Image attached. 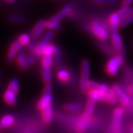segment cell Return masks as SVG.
I'll use <instances>...</instances> for the list:
<instances>
[{"label": "cell", "mask_w": 133, "mask_h": 133, "mask_svg": "<svg viewBox=\"0 0 133 133\" xmlns=\"http://www.w3.org/2000/svg\"><path fill=\"white\" fill-rule=\"evenodd\" d=\"M46 28V19H41L39 21H38L31 29V35H30L31 38L34 39H39Z\"/></svg>", "instance_id": "obj_10"}, {"label": "cell", "mask_w": 133, "mask_h": 133, "mask_svg": "<svg viewBox=\"0 0 133 133\" xmlns=\"http://www.w3.org/2000/svg\"><path fill=\"white\" fill-rule=\"evenodd\" d=\"M53 61L55 63V65L57 66H59L61 65V62H62V59H61V53H60V50L59 48L57 50L55 54L53 55Z\"/></svg>", "instance_id": "obj_32"}, {"label": "cell", "mask_w": 133, "mask_h": 133, "mask_svg": "<svg viewBox=\"0 0 133 133\" xmlns=\"http://www.w3.org/2000/svg\"><path fill=\"white\" fill-rule=\"evenodd\" d=\"M8 21L15 24H23L26 23V18L22 15L12 14L8 16Z\"/></svg>", "instance_id": "obj_24"}, {"label": "cell", "mask_w": 133, "mask_h": 133, "mask_svg": "<svg viewBox=\"0 0 133 133\" xmlns=\"http://www.w3.org/2000/svg\"><path fill=\"white\" fill-rule=\"evenodd\" d=\"M42 78L43 82L46 84H51L52 75L51 69H42Z\"/></svg>", "instance_id": "obj_27"}, {"label": "cell", "mask_w": 133, "mask_h": 133, "mask_svg": "<svg viewBox=\"0 0 133 133\" xmlns=\"http://www.w3.org/2000/svg\"><path fill=\"white\" fill-rule=\"evenodd\" d=\"M126 92L128 96H133V82L128 86Z\"/></svg>", "instance_id": "obj_35"}, {"label": "cell", "mask_w": 133, "mask_h": 133, "mask_svg": "<svg viewBox=\"0 0 133 133\" xmlns=\"http://www.w3.org/2000/svg\"><path fill=\"white\" fill-rule=\"evenodd\" d=\"M90 62L88 59H83L81 62L80 68V79H79V88L82 92L88 94L89 91L88 83L90 81Z\"/></svg>", "instance_id": "obj_2"}, {"label": "cell", "mask_w": 133, "mask_h": 133, "mask_svg": "<svg viewBox=\"0 0 133 133\" xmlns=\"http://www.w3.org/2000/svg\"><path fill=\"white\" fill-rule=\"evenodd\" d=\"M98 47H99V49L103 52L105 55H110V56H113V55H117L116 51L114 50L113 48V46L108 43L107 42H101L99 41L98 43Z\"/></svg>", "instance_id": "obj_13"}, {"label": "cell", "mask_w": 133, "mask_h": 133, "mask_svg": "<svg viewBox=\"0 0 133 133\" xmlns=\"http://www.w3.org/2000/svg\"><path fill=\"white\" fill-rule=\"evenodd\" d=\"M63 109L68 111L75 112V111H81L83 109V106L79 103H68L64 104Z\"/></svg>", "instance_id": "obj_21"}, {"label": "cell", "mask_w": 133, "mask_h": 133, "mask_svg": "<svg viewBox=\"0 0 133 133\" xmlns=\"http://www.w3.org/2000/svg\"><path fill=\"white\" fill-rule=\"evenodd\" d=\"M111 46H113L114 50L116 51V54L124 55V54H125L124 44L123 43V39H122V37H121L120 34L118 31L111 32Z\"/></svg>", "instance_id": "obj_7"}, {"label": "cell", "mask_w": 133, "mask_h": 133, "mask_svg": "<svg viewBox=\"0 0 133 133\" xmlns=\"http://www.w3.org/2000/svg\"><path fill=\"white\" fill-rule=\"evenodd\" d=\"M1 129H2V128H1V127H0V131H1Z\"/></svg>", "instance_id": "obj_39"}, {"label": "cell", "mask_w": 133, "mask_h": 133, "mask_svg": "<svg viewBox=\"0 0 133 133\" xmlns=\"http://www.w3.org/2000/svg\"><path fill=\"white\" fill-rule=\"evenodd\" d=\"M132 3H133V0H121L120 6H123V7L131 6Z\"/></svg>", "instance_id": "obj_33"}, {"label": "cell", "mask_w": 133, "mask_h": 133, "mask_svg": "<svg viewBox=\"0 0 133 133\" xmlns=\"http://www.w3.org/2000/svg\"><path fill=\"white\" fill-rule=\"evenodd\" d=\"M123 113L124 110L121 107H118L114 110L111 125V133H122Z\"/></svg>", "instance_id": "obj_5"}, {"label": "cell", "mask_w": 133, "mask_h": 133, "mask_svg": "<svg viewBox=\"0 0 133 133\" xmlns=\"http://www.w3.org/2000/svg\"><path fill=\"white\" fill-rule=\"evenodd\" d=\"M124 62V55H115L108 61L105 66V71L109 76H116L118 74L120 66Z\"/></svg>", "instance_id": "obj_4"}, {"label": "cell", "mask_w": 133, "mask_h": 133, "mask_svg": "<svg viewBox=\"0 0 133 133\" xmlns=\"http://www.w3.org/2000/svg\"><path fill=\"white\" fill-rule=\"evenodd\" d=\"M5 1L7 2V3H13L15 2V0H5Z\"/></svg>", "instance_id": "obj_38"}, {"label": "cell", "mask_w": 133, "mask_h": 133, "mask_svg": "<svg viewBox=\"0 0 133 133\" xmlns=\"http://www.w3.org/2000/svg\"><path fill=\"white\" fill-rule=\"evenodd\" d=\"M53 56H43L42 57V69H51V66L53 65Z\"/></svg>", "instance_id": "obj_23"}, {"label": "cell", "mask_w": 133, "mask_h": 133, "mask_svg": "<svg viewBox=\"0 0 133 133\" xmlns=\"http://www.w3.org/2000/svg\"><path fill=\"white\" fill-rule=\"evenodd\" d=\"M74 3H66L61 10L52 16L50 19L46 20V28L52 31H59L62 29L60 22L66 16H68L74 9Z\"/></svg>", "instance_id": "obj_1"}, {"label": "cell", "mask_w": 133, "mask_h": 133, "mask_svg": "<svg viewBox=\"0 0 133 133\" xmlns=\"http://www.w3.org/2000/svg\"><path fill=\"white\" fill-rule=\"evenodd\" d=\"M17 95L13 93L12 91H11L10 90H6L3 95V99L4 101L8 104V105L13 106L17 102V98H16Z\"/></svg>", "instance_id": "obj_15"}, {"label": "cell", "mask_w": 133, "mask_h": 133, "mask_svg": "<svg viewBox=\"0 0 133 133\" xmlns=\"http://www.w3.org/2000/svg\"><path fill=\"white\" fill-rule=\"evenodd\" d=\"M131 133H133V129H132V132H131Z\"/></svg>", "instance_id": "obj_40"}, {"label": "cell", "mask_w": 133, "mask_h": 133, "mask_svg": "<svg viewBox=\"0 0 133 133\" xmlns=\"http://www.w3.org/2000/svg\"><path fill=\"white\" fill-rule=\"evenodd\" d=\"M95 108H96V102L94 100L91 99H88V101H87V104L86 106H85V109H84V111H83V115L86 116H88V117H91V116L93 115L94 113V111H95Z\"/></svg>", "instance_id": "obj_16"}, {"label": "cell", "mask_w": 133, "mask_h": 133, "mask_svg": "<svg viewBox=\"0 0 133 133\" xmlns=\"http://www.w3.org/2000/svg\"><path fill=\"white\" fill-rule=\"evenodd\" d=\"M35 62V57L33 55H29L26 57V59L25 61V63H23V65L21 66V70H26L29 66H31Z\"/></svg>", "instance_id": "obj_31"}, {"label": "cell", "mask_w": 133, "mask_h": 133, "mask_svg": "<svg viewBox=\"0 0 133 133\" xmlns=\"http://www.w3.org/2000/svg\"><path fill=\"white\" fill-rule=\"evenodd\" d=\"M132 23H133V15L125 16L123 18H121L119 23V28H124Z\"/></svg>", "instance_id": "obj_29"}, {"label": "cell", "mask_w": 133, "mask_h": 133, "mask_svg": "<svg viewBox=\"0 0 133 133\" xmlns=\"http://www.w3.org/2000/svg\"><path fill=\"white\" fill-rule=\"evenodd\" d=\"M81 27L83 31H85L88 33H91V27H90V25L89 23H81Z\"/></svg>", "instance_id": "obj_34"}, {"label": "cell", "mask_w": 133, "mask_h": 133, "mask_svg": "<svg viewBox=\"0 0 133 133\" xmlns=\"http://www.w3.org/2000/svg\"><path fill=\"white\" fill-rule=\"evenodd\" d=\"M18 43H19L21 46H28L31 43V35L27 33H23L21 34L18 38Z\"/></svg>", "instance_id": "obj_25"}, {"label": "cell", "mask_w": 133, "mask_h": 133, "mask_svg": "<svg viewBox=\"0 0 133 133\" xmlns=\"http://www.w3.org/2000/svg\"><path fill=\"white\" fill-rule=\"evenodd\" d=\"M111 89L115 92V95L116 98L118 99V101L120 102L121 105L124 108H128L130 106V98L129 96L127 94L125 91H123L120 86L118 84H114L112 85Z\"/></svg>", "instance_id": "obj_8"}, {"label": "cell", "mask_w": 133, "mask_h": 133, "mask_svg": "<svg viewBox=\"0 0 133 133\" xmlns=\"http://www.w3.org/2000/svg\"><path fill=\"white\" fill-rule=\"evenodd\" d=\"M103 102H105L108 104H111V105H115V104L118 103V99L116 98L115 92H114V91L111 88H110L108 92L105 95Z\"/></svg>", "instance_id": "obj_19"}, {"label": "cell", "mask_w": 133, "mask_h": 133, "mask_svg": "<svg viewBox=\"0 0 133 133\" xmlns=\"http://www.w3.org/2000/svg\"><path fill=\"white\" fill-rule=\"evenodd\" d=\"M88 95L89 97L88 99H91L95 102H96V101H103L106 94H103L96 90H89Z\"/></svg>", "instance_id": "obj_17"}, {"label": "cell", "mask_w": 133, "mask_h": 133, "mask_svg": "<svg viewBox=\"0 0 133 133\" xmlns=\"http://www.w3.org/2000/svg\"><path fill=\"white\" fill-rule=\"evenodd\" d=\"M93 2L99 3V4H103V3H105V0H92Z\"/></svg>", "instance_id": "obj_37"}, {"label": "cell", "mask_w": 133, "mask_h": 133, "mask_svg": "<svg viewBox=\"0 0 133 133\" xmlns=\"http://www.w3.org/2000/svg\"><path fill=\"white\" fill-rule=\"evenodd\" d=\"M54 35H55V32L52 31L48 30L43 35V36L42 37V39H40L39 43L38 44H40V45H43V46H46V45L50 44V42L54 38Z\"/></svg>", "instance_id": "obj_22"}, {"label": "cell", "mask_w": 133, "mask_h": 133, "mask_svg": "<svg viewBox=\"0 0 133 133\" xmlns=\"http://www.w3.org/2000/svg\"><path fill=\"white\" fill-rule=\"evenodd\" d=\"M53 119V108L50 105L43 111V119L46 123H50Z\"/></svg>", "instance_id": "obj_20"}, {"label": "cell", "mask_w": 133, "mask_h": 133, "mask_svg": "<svg viewBox=\"0 0 133 133\" xmlns=\"http://www.w3.org/2000/svg\"><path fill=\"white\" fill-rule=\"evenodd\" d=\"M119 15L120 16L121 18H123V17L128 16V15H133V6H128V7H123V6H120V8L119 9V11H117Z\"/></svg>", "instance_id": "obj_26"}, {"label": "cell", "mask_w": 133, "mask_h": 133, "mask_svg": "<svg viewBox=\"0 0 133 133\" xmlns=\"http://www.w3.org/2000/svg\"><path fill=\"white\" fill-rule=\"evenodd\" d=\"M26 55L25 52L23 51H19V53H18L17 55V56L15 57L16 59V63L18 64V66H19V68H21V66L23 65V63H25L26 59Z\"/></svg>", "instance_id": "obj_30"}, {"label": "cell", "mask_w": 133, "mask_h": 133, "mask_svg": "<svg viewBox=\"0 0 133 133\" xmlns=\"http://www.w3.org/2000/svg\"><path fill=\"white\" fill-rule=\"evenodd\" d=\"M119 2V0H105V3L108 5H111V6L118 4Z\"/></svg>", "instance_id": "obj_36"}, {"label": "cell", "mask_w": 133, "mask_h": 133, "mask_svg": "<svg viewBox=\"0 0 133 133\" xmlns=\"http://www.w3.org/2000/svg\"><path fill=\"white\" fill-rule=\"evenodd\" d=\"M91 123V117L84 116L83 114L80 116L79 121L75 124V131L76 133H84L88 130Z\"/></svg>", "instance_id": "obj_9"}, {"label": "cell", "mask_w": 133, "mask_h": 133, "mask_svg": "<svg viewBox=\"0 0 133 133\" xmlns=\"http://www.w3.org/2000/svg\"><path fill=\"white\" fill-rule=\"evenodd\" d=\"M57 78L62 83H68L71 80V74L66 69H60L57 72Z\"/></svg>", "instance_id": "obj_18"}, {"label": "cell", "mask_w": 133, "mask_h": 133, "mask_svg": "<svg viewBox=\"0 0 133 133\" xmlns=\"http://www.w3.org/2000/svg\"><path fill=\"white\" fill-rule=\"evenodd\" d=\"M121 18L119 15L117 11H114L111 13V15L108 17V27L109 30L111 32H116L118 31L119 28V23H120Z\"/></svg>", "instance_id": "obj_11"}, {"label": "cell", "mask_w": 133, "mask_h": 133, "mask_svg": "<svg viewBox=\"0 0 133 133\" xmlns=\"http://www.w3.org/2000/svg\"><path fill=\"white\" fill-rule=\"evenodd\" d=\"M8 90H10L15 94H18V91H19V82L16 79H13L10 81L8 84Z\"/></svg>", "instance_id": "obj_28"}, {"label": "cell", "mask_w": 133, "mask_h": 133, "mask_svg": "<svg viewBox=\"0 0 133 133\" xmlns=\"http://www.w3.org/2000/svg\"><path fill=\"white\" fill-rule=\"evenodd\" d=\"M91 34L96 36L97 39L101 42H107L109 39V32L105 26L97 19H92L90 23Z\"/></svg>", "instance_id": "obj_3"}, {"label": "cell", "mask_w": 133, "mask_h": 133, "mask_svg": "<svg viewBox=\"0 0 133 133\" xmlns=\"http://www.w3.org/2000/svg\"><path fill=\"white\" fill-rule=\"evenodd\" d=\"M15 122V116L10 115V114H7V115L3 116L1 118V119H0V127H1V128L11 127L14 124Z\"/></svg>", "instance_id": "obj_14"}, {"label": "cell", "mask_w": 133, "mask_h": 133, "mask_svg": "<svg viewBox=\"0 0 133 133\" xmlns=\"http://www.w3.org/2000/svg\"><path fill=\"white\" fill-rule=\"evenodd\" d=\"M21 47H22V46L18 43V41H14L11 44L10 48H9L7 54H6V61L8 63H11L15 59L17 55L19 53V51L21 50Z\"/></svg>", "instance_id": "obj_12"}, {"label": "cell", "mask_w": 133, "mask_h": 133, "mask_svg": "<svg viewBox=\"0 0 133 133\" xmlns=\"http://www.w3.org/2000/svg\"><path fill=\"white\" fill-rule=\"evenodd\" d=\"M52 91V87L51 84H46L44 90H43V94L40 99L38 101L37 103V108L39 111H43L46 108L51 105V103L53 101V97L51 95Z\"/></svg>", "instance_id": "obj_6"}]
</instances>
